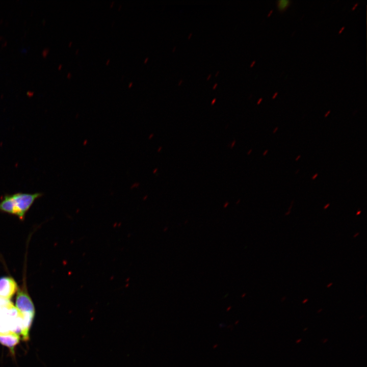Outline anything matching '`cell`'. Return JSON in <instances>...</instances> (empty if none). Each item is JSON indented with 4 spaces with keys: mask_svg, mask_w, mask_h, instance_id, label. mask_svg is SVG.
Instances as JSON below:
<instances>
[{
    "mask_svg": "<svg viewBox=\"0 0 367 367\" xmlns=\"http://www.w3.org/2000/svg\"><path fill=\"white\" fill-rule=\"evenodd\" d=\"M273 11V10H271L270 12L269 13V14H268V16H270V15H271V14L272 13Z\"/></svg>",
    "mask_w": 367,
    "mask_h": 367,
    "instance_id": "d6986e66",
    "label": "cell"
},
{
    "mask_svg": "<svg viewBox=\"0 0 367 367\" xmlns=\"http://www.w3.org/2000/svg\"><path fill=\"white\" fill-rule=\"evenodd\" d=\"M330 113V111H328L327 113L325 115V117H326L328 116V115Z\"/></svg>",
    "mask_w": 367,
    "mask_h": 367,
    "instance_id": "e0dca14e",
    "label": "cell"
},
{
    "mask_svg": "<svg viewBox=\"0 0 367 367\" xmlns=\"http://www.w3.org/2000/svg\"><path fill=\"white\" fill-rule=\"evenodd\" d=\"M359 234V233L357 232L355 235H353V238H356Z\"/></svg>",
    "mask_w": 367,
    "mask_h": 367,
    "instance_id": "2e32d148",
    "label": "cell"
},
{
    "mask_svg": "<svg viewBox=\"0 0 367 367\" xmlns=\"http://www.w3.org/2000/svg\"><path fill=\"white\" fill-rule=\"evenodd\" d=\"M357 5H358V3H356L352 8V10H354Z\"/></svg>",
    "mask_w": 367,
    "mask_h": 367,
    "instance_id": "8fae6325",
    "label": "cell"
},
{
    "mask_svg": "<svg viewBox=\"0 0 367 367\" xmlns=\"http://www.w3.org/2000/svg\"><path fill=\"white\" fill-rule=\"evenodd\" d=\"M345 27H343L339 31L338 34H340L342 33V32L344 30Z\"/></svg>",
    "mask_w": 367,
    "mask_h": 367,
    "instance_id": "9c48e42d",
    "label": "cell"
},
{
    "mask_svg": "<svg viewBox=\"0 0 367 367\" xmlns=\"http://www.w3.org/2000/svg\"><path fill=\"white\" fill-rule=\"evenodd\" d=\"M291 1L288 0H279L277 2V7L279 11H283L290 5Z\"/></svg>",
    "mask_w": 367,
    "mask_h": 367,
    "instance_id": "52a82bcc",
    "label": "cell"
},
{
    "mask_svg": "<svg viewBox=\"0 0 367 367\" xmlns=\"http://www.w3.org/2000/svg\"><path fill=\"white\" fill-rule=\"evenodd\" d=\"M361 213V211L360 210H358L357 211V213H356V215H359Z\"/></svg>",
    "mask_w": 367,
    "mask_h": 367,
    "instance_id": "ffe728a7",
    "label": "cell"
},
{
    "mask_svg": "<svg viewBox=\"0 0 367 367\" xmlns=\"http://www.w3.org/2000/svg\"><path fill=\"white\" fill-rule=\"evenodd\" d=\"M300 157V155H299L298 157H297V158H296V161H297Z\"/></svg>",
    "mask_w": 367,
    "mask_h": 367,
    "instance_id": "cb8c5ba5",
    "label": "cell"
},
{
    "mask_svg": "<svg viewBox=\"0 0 367 367\" xmlns=\"http://www.w3.org/2000/svg\"><path fill=\"white\" fill-rule=\"evenodd\" d=\"M40 193L29 194L17 193L11 195L14 208V215L22 220L25 213L35 200L41 196Z\"/></svg>",
    "mask_w": 367,
    "mask_h": 367,
    "instance_id": "7a4b0ae2",
    "label": "cell"
},
{
    "mask_svg": "<svg viewBox=\"0 0 367 367\" xmlns=\"http://www.w3.org/2000/svg\"><path fill=\"white\" fill-rule=\"evenodd\" d=\"M267 151H268V150H266V151L264 152V155H265L266 154V153H267Z\"/></svg>",
    "mask_w": 367,
    "mask_h": 367,
    "instance_id": "484cf974",
    "label": "cell"
},
{
    "mask_svg": "<svg viewBox=\"0 0 367 367\" xmlns=\"http://www.w3.org/2000/svg\"><path fill=\"white\" fill-rule=\"evenodd\" d=\"M278 92H275L274 94V95L272 96V98L274 99L275 98V97L277 95Z\"/></svg>",
    "mask_w": 367,
    "mask_h": 367,
    "instance_id": "30bf717a",
    "label": "cell"
},
{
    "mask_svg": "<svg viewBox=\"0 0 367 367\" xmlns=\"http://www.w3.org/2000/svg\"><path fill=\"white\" fill-rule=\"evenodd\" d=\"M15 280L10 277L0 278V297L10 300L18 290Z\"/></svg>",
    "mask_w": 367,
    "mask_h": 367,
    "instance_id": "277c9868",
    "label": "cell"
},
{
    "mask_svg": "<svg viewBox=\"0 0 367 367\" xmlns=\"http://www.w3.org/2000/svg\"><path fill=\"white\" fill-rule=\"evenodd\" d=\"M16 307L21 314L35 315V308L31 297L24 285L18 289Z\"/></svg>",
    "mask_w": 367,
    "mask_h": 367,
    "instance_id": "3957f363",
    "label": "cell"
},
{
    "mask_svg": "<svg viewBox=\"0 0 367 367\" xmlns=\"http://www.w3.org/2000/svg\"><path fill=\"white\" fill-rule=\"evenodd\" d=\"M22 316L13 305L0 307V334L14 332L21 333Z\"/></svg>",
    "mask_w": 367,
    "mask_h": 367,
    "instance_id": "6da1fadb",
    "label": "cell"
},
{
    "mask_svg": "<svg viewBox=\"0 0 367 367\" xmlns=\"http://www.w3.org/2000/svg\"><path fill=\"white\" fill-rule=\"evenodd\" d=\"M308 299H305L302 301V303H303V304H304V303H305L306 302H307L308 301Z\"/></svg>",
    "mask_w": 367,
    "mask_h": 367,
    "instance_id": "7c38bea8",
    "label": "cell"
},
{
    "mask_svg": "<svg viewBox=\"0 0 367 367\" xmlns=\"http://www.w3.org/2000/svg\"><path fill=\"white\" fill-rule=\"evenodd\" d=\"M216 100V98H214V99H213V100L212 101V103H212V104H213Z\"/></svg>",
    "mask_w": 367,
    "mask_h": 367,
    "instance_id": "44dd1931",
    "label": "cell"
},
{
    "mask_svg": "<svg viewBox=\"0 0 367 367\" xmlns=\"http://www.w3.org/2000/svg\"><path fill=\"white\" fill-rule=\"evenodd\" d=\"M219 72V71H218V72H217V74H216V76L217 75V74H218Z\"/></svg>",
    "mask_w": 367,
    "mask_h": 367,
    "instance_id": "f1b7e54d",
    "label": "cell"
},
{
    "mask_svg": "<svg viewBox=\"0 0 367 367\" xmlns=\"http://www.w3.org/2000/svg\"><path fill=\"white\" fill-rule=\"evenodd\" d=\"M329 206V203H328L327 205H326L324 206V209H326L328 207V206Z\"/></svg>",
    "mask_w": 367,
    "mask_h": 367,
    "instance_id": "9a60e30c",
    "label": "cell"
},
{
    "mask_svg": "<svg viewBox=\"0 0 367 367\" xmlns=\"http://www.w3.org/2000/svg\"><path fill=\"white\" fill-rule=\"evenodd\" d=\"M277 129H278V127H276V128L275 129V130H274V131L273 132V133H275V132L276 131V130H277Z\"/></svg>",
    "mask_w": 367,
    "mask_h": 367,
    "instance_id": "603a6c76",
    "label": "cell"
},
{
    "mask_svg": "<svg viewBox=\"0 0 367 367\" xmlns=\"http://www.w3.org/2000/svg\"><path fill=\"white\" fill-rule=\"evenodd\" d=\"M255 63V61H253L250 65V67H252Z\"/></svg>",
    "mask_w": 367,
    "mask_h": 367,
    "instance_id": "4fadbf2b",
    "label": "cell"
},
{
    "mask_svg": "<svg viewBox=\"0 0 367 367\" xmlns=\"http://www.w3.org/2000/svg\"><path fill=\"white\" fill-rule=\"evenodd\" d=\"M192 35V33H190V35L189 36L188 38H190Z\"/></svg>",
    "mask_w": 367,
    "mask_h": 367,
    "instance_id": "d4e9b609",
    "label": "cell"
},
{
    "mask_svg": "<svg viewBox=\"0 0 367 367\" xmlns=\"http://www.w3.org/2000/svg\"><path fill=\"white\" fill-rule=\"evenodd\" d=\"M318 173L316 174L312 178V179H314L318 175Z\"/></svg>",
    "mask_w": 367,
    "mask_h": 367,
    "instance_id": "ac0fdd59",
    "label": "cell"
},
{
    "mask_svg": "<svg viewBox=\"0 0 367 367\" xmlns=\"http://www.w3.org/2000/svg\"><path fill=\"white\" fill-rule=\"evenodd\" d=\"M217 84H216L213 88L214 89L216 88V87H217Z\"/></svg>",
    "mask_w": 367,
    "mask_h": 367,
    "instance_id": "7402d4cb",
    "label": "cell"
},
{
    "mask_svg": "<svg viewBox=\"0 0 367 367\" xmlns=\"http://www.w3.org/2000/svg\"><path fill=\"white\" fill-rule=\"evenodd\" d=\"M182 82V80L180 81V82H179V85H180V83Z\"/></svg>",
    "mask_w": 367,
    "mask_h": 367,
    "instance_id": "83f0119b",
    "label": "cell"
},
{
    "mask_svg": "<svg viewBox=\"0 0 367 367\" xmlns=\"http://www.w3.org/2000/svg\"><path fill=\"white\" fill-rule=\"evenodd\" d=\"M0 211L14 215V208L11 195H6L0 202Z\"/></svg>",
    "mask_w": 367,
    "mask_h": 367,
    "instance_id": "8992f818",
    "label": "cell"
},
{
    "mask_svg": "<svg viewBox=\"0 0 367 367\" xmlns=\"http://www.w3.org/2000/svg\"><path fill=\"white\" fill-rule=\"evenodd\" d=\"M262 99H263V98H259V99L258 100V102H257V103L258 104H259L260 102L261 101Z\"/></svg>",
    "mask_w": 367,
    "mask_h": 367,
    "instance_id": "5bb4252c",
    "label": "cell"
},
{
    "mask_svg": "<svg viewBox=\"0 0 367 367\" xmlns=\"http://www.w3.org/2000/svg\"><path fill=\"white\" fill-rule=\"evenodd\" d=\"M19 335L14 332L0 334V343L8 347L13 352L14 347L19 343Z\"/></svg>",
    "mask_w": 367,
    "mask_h": 367,
    "instance_id": "5b68a950",
    "label": "cell"
},
{
    "mask_svg": "<svg viewBox=\"0 0 367 367\" xmlns=\"http://www.w3.org/2000/svg\"><path fill=\"white\" fill-rule=\"evenodd\" d=\"M332 284H333V283H332V282L329 283V284H328L326 285V287H327V288H329V287H330V286H331V285H332Z\"/></svg>",
    "mask_w": 367,
    "mask_h": 367,
    "instance_id": "ba28073f",
    "label": "cell"
},
{
    "mask_svg": "<svg viewBox=\"0 0 367 367\" xmlns=\"http://www.w3.org/2000/svg\"><path fill=\"white\" fill-rule=\"evenodd\" d=\"M211 76V74H209V76L207 77V79H209V77Z\"/></svg>",
    "mask_w": 367,
    "mask_h": 367,
    "instance_id": "4316f807",
    "label": "cell"
}]
</instances>
